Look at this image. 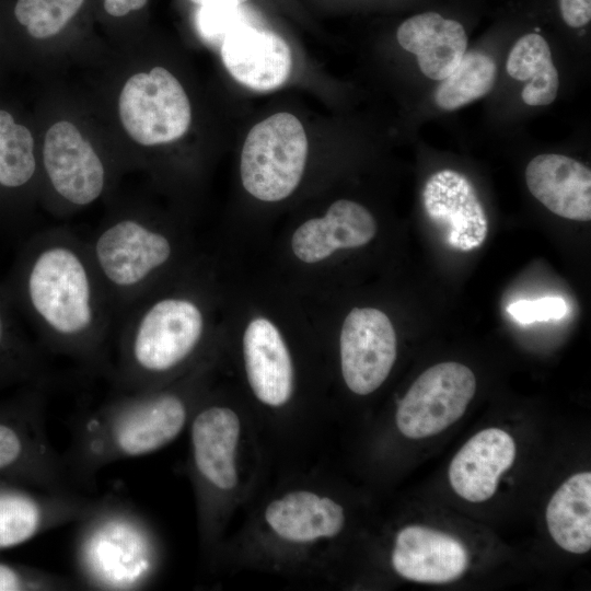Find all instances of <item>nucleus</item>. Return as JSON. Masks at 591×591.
I'll use <instances>...</instances> for the list:
<instances>
[{
  "label": "nucleus",
  "mask_w": 591,
  "mask_h": 591,
  "mask_svg": "<svg viewBox=\"0 0 591 591\" xmlns=\"http://www.w3.org/2000/svg\"><path fill=\"white\" fill-rule=\"evenodd\" d=\"M2 286L46 350L108 373L116 316L84 239L67 228L33 234Z\"/></svg>",
  "instance_id": "nucleus-1"
},
{
  "label": "nucleus",
  "mask_w": 591,
  "mask_h": 591,
  "mask_svg": "<svg viewBox=\"0 0 591 591\" xmlns=\"http://www.w3.org/2000/svg\"><path fill=\"white\" fill-rule=\"evenodd\" d=\"M188 413L182 392L158 386L118 392L82 414L62 454L73 484L91 488L105 466L164 448L182 432Z\"/></svg>",
  "instance_id": "nucleus-2"
},
{
  "label": "nucleus",
  "mask_w": 591,
  "mask_h": 591,
  "mask_svg": "<svg viewBox=\"0 0 591 591\" xmlns=\"http://www.w3.org/2000/svg\"><path fill=\"white\" fill-rule=\"evenodd\" d=\"M205 329V313L190 296L153 291L117 322L107 374L118 392L158 387L193 357Z\"/></svg>",
  "instance_id": "nucleus-3"
},
{
  "label": "nucleus",
  "mask_w": 591,
  "mask_h": 591,
  "mask_svg": "<svg viewBox=\"0 0 591 591\" xmlns=\"http://www.w3.org/2000/svg\"><path fill=\"white\" fill-rule=\"evenodd\" d=\"M76 524L73 565L79 587L130 591L148 584L159 564V547L137 509L107 495L96 498Z\"/></svg>",
  "instance_id": "nucleus-4"
},
{
  "label": "nucleus",
  "mask_w": 591,
  "mask_h": 591,
  "mask_svg": "<svg viewBox=\"0 0 591 591\" xmlns=\"http://www.w3.org/2000/svg\"><path fill=\"white\" fill-rule=\"evenodd\" d=\"M90 258L113 306L116 324L158 289L173 262L174 240L138 208L111 213L84 239Z\"/></svg>",
  "instance_id": "nucleus-5"
},
{
  "label": "nucleus",
  "mask_w": 591,
  "mask_h": 591,
  "mask_svg": "<svg viewBox=\"0 0 591 591\" xmlns=\"http://www.w3.org/2000/svg\"><path fill=\"white\" fill-rule=\"evenodd\" d=\"M0 479L50 491H77L63 455L50 442L44 385L0 401Z\"/></svg>",
  "instance_id": "nucleus-6"
},
{
  "label": "nucleus",
  "mask_w": 591,
  "mask_h": 591,
  "mask_svg": "<svg viewBox=\"0 0 591 591\" xmlns=\"http://www.w3.org/2000/svg\"><path fill=\"white\" fill-rule=\"evenodd\" d=\"M39 154V196L56 215L86 208L109 187L111 169L76 124L61 119L46 130Z\"/></svg>",
  "instance_id": "nucleus-7"
},
{
  "label": "nucleus",
  "mask_w": 591,
  "mask_h": 591,
  "mask_svg": "<svg viewBox=\"0 0 591 591\" xmlns=\"http://www.w3.org/2000/svg\"><path fill=\"white\" fill-rule=\"evenodd\" d=\"M306 157L308 138L301 121L290 113L274 114L247 134L240 163L242 184L259 200H282L298 187Z\"/></svg>",
  "instance_id": "nucleus-8"
},
{
  "label": "nucleus",
  "mask_w": 591,
  "mask_h": 591,
  "mask_svg": "<svg viewBox=\"0 0 591 591\" xmlns=\"http://www.w3.org/2000/svg\"><path fill=\"white\" fill-rule=\"evenodd\" d=\"M118 116L135 143L151 148L174 142L187 132L192 106L177 78L155 66L125 81L118 96Z\"/></svg>",
  "instance_id": "nucleus-9"
},
{
  "label": "nucleus",
  "mask_w": 591,
  "mask_h": 591,
  "mask_svg": "<svg viewBox=\"0 0 591 591\" xmlns=\"http://www.w3.org/2000/svg\"><path fill=\"white\" fill-rule=\"evenodd\" d=\"M475 391L476 378L467 366L437 363L414 381L398 403L397 429L409 439L438 434L464 415Z\"/></svg>",
  "instance_id": "nucleus-10"
},
{
  "label": "nucleus",
  "mask_w": 591,
  "mask_h": 591,
  "mask_svg": "<svg viewBox=\"0 0 591 591\" xmlns=\"http://www.w3.org/2000/svg\"><path fill=\"white\" fill-rule=\"evenodd\" d=\"M96 498L50 491L0 479V551L22 545L53 529L80 521Z\"/></svg>",
  "instance_id": "nucleus-11"
},
{
  "label": "nucleus",
  "mask_w": 591,
  "mask_h": 591,
  "mask_svg": "<svg viewBox=\"0 0 591 591\" xmlns=\"http://www.w3.org/2000/svg\"><path fill=\"white\" fill-rule=\"evenodd\" d=\"M339 349L347 387L358 395L374 392L396 360L397 340L391 320L374 308H354L345 317Z\"/></svg>",
  "instance_id": "nucleus-12"
},
{
  "label": "nucleus",
  "mask_w": 591,
  "mask_h": 591,
  "mask_svg": "<svg viewBox=\"0 0 591 591\" xmlns=\"http://www.w3.org/2000/svg\"><path fill=\"white\" fill-rule=\"evenodd\" d=\"M39 198V154L20 111L0 100V225L14 227Z\"/></svg>",
  "instance_id": "nucleus-13"
},
{
  "label": "nucleus",
  "mask_w": 591,
  "mask_h": 591,
  "mask_svg": "<svg viewBox=\"0 0 591 591\" xmlns=\"http://www.w3.org/2000/svg\"><path fill=\"white\" fill-rule=\"evenodd\" d=\"M422 205L445 243L460 252L478 248L488 235V219L470 179L445 169L433 173L422 189Z\"/></svg>",
  "instance_id": "nucleus-14"
},
{
  "label": "nucleus",
  "mask_w": 591,
  "mask_h": 591,
  "mask_svg": "<svg viewBox=\"0 0 591 591\" xmlns=\"http://www.w3.org/2000/svg\"><path fill=\"white\" fill-rule=\"evenodd\" d=\"M391 561L404 579L442 584L464 575L470 564L466 546L442 531L408 525L395 537Z\"/></svg>",
  "instance_id": "nucleus-15"
},
{
  "label": "nucleus",
  "mask_w": 591,
  "mask_h": 591,
  "mask_svg": "<svg viewBox=\"0 0 591 591\" xmlns=\"http://www.w3.org/2000/svg\"><path fill=\"white\" fill-rule=\"evenodd\" d=\"M222 62L241 84L255 91H271L289 78L292 55L278 34L244 25L230 33L220 45Z\"/></svg>",
  "instance_id": "nucleus-16"
},
{
  "label": "nucleus",
  "mask_w": 591,
  "mask_h": 591,
  "mask_svg": "<svg viewBox=\"0 0 591 591\" xmlns=\"http://www.w3.org/2000/svg\"><path fill=\"white\" fill-rule=\"evenodd\" d=\"M517 445L510 433L486 428L472 438L453 456L448 477L462 499L478 503L497 491L500 477L513 465Z\"/></svg>",
  "instance_id": "nucleus-17"
},
{
  "label": "nucleus",
  "mask_w": 591,
  "mask_h": 591,
  "mask_svg": "<svg viewBox=\"0 0 591 591\" xmlns=\"http://www.w3.org/2000/svg\"><path fill=\"white\" fill-rule=\"evenodd\" d=\"M525 183L534 198L558 217L591 220V171L564 154L543 153L525 167Z\"/></svg>",
  "instance_id": "nucleus-18"
},
{
  "label": "nucleus",
  "mask_w": 591,
  "mask_h": 591,
  "mask_svg": "<svg viewBox=\"0 0 591 591\" xmlns=\"http://www.w3.org/2000/svg\"><path fill=\"white\" fill-rule=\"evenodd\" d=\"M243 356L247 380L255 396L265 405L280 407L294 389V371L288 347L275 324L252 320L243 335Z\"/></svg>",
  "instance_id": "nucleus-19"
},
{
  "label": "nucleus",
  "mask_w": 591,
  "mask_h": 591,
  "mask_svg": "<svg viewBox=\"0 0 591 591\" xmlns=\"http://www.w3.org/2000/svg\"><path fill=\"white\" fill-rule=\"evenodd\" d=\"M375 234V219L364 206L338 199L324 217L310 219L294 231L291 247L300 260L313 264L337 250L361 247Z\"/></svg>",
  "instance_id": "nucleus-20"
},
{
  "label": "nucleus",
  "mask_w": 591,
  "mask_h": 591,
  "mask_svg": "<svg viewBox=\"0 0 591 591\" xmlns=\"http://www.w3.org/2000/svg\"><path fill=\"white\" fill-rule=\"evenodd\" d=\"M241 424L234 410L211 405L194 416L190 427L193 462L197 475L209 486L230 490L236 486L235 451Z\"/></svg>",
  "instance_id": "nucleus-21"
},
{
  "label": "nucleus",
  "mask_w": 591,
  "mask_h": 591,
  "mask_svg": "<svg viewBox=\"0 0 591 591\" xmlns=\"http://www.w3.org/2000/svg\"><path fill=\"white\" fill-rule=\"evenodd\" d=\"M399 46L417 56L427 78L441 81L460 63L467 48L464 26L437 12H424L405 20L397 28Z\"/></svg>",
  "instance_id": "nucleus-22"
},
{
  "label": "nucleus",
  "mask_w": 591,
  "mask_h": 591,
  "mask_svg": "<svg viewBox=\"0 0 591 591\" xmlns=\"http://www.w3.org/2000/svg\"><path fill=\"white\" fill-rule=\"evenodd\" d=\"M265 519L279 537L297 543L334 537L345 524L339 503L306 490L291 491L270 502Z\"/></svg>",
  "instance_id": "nucleus-23"
},
{
  "label": "nucleus",
  "mask_w": 591,
  "mask_h": 591,
  "mask_svg": "<svg viewBox=\"0 0 591 591\" xmlns=\"http://www.w3.org/2000/svg\"><path fill=\"white\" fill-rule=\"evenodd\" d=\"M545 520L554 542L564 551L584 554L591 548V473L567 478L551 497Z\"/></svg>",
  "instance_id": "nucleus-24"
},
{
  "label": "nucleus",
  "mask_w": 591,
  "mask_h": 591,
  "mask_svg": "<svg viewBox=\"0 0 591 591\" xmlns=\"http://www.w3.org/2000/svg\"><path fill=\"white\" fill-rule=\"evenodd\" d=\"M46 380L44 354L22 328L20 316L0 285V392L44 385Z\"/></svg>",
  "instance_id": "nucleus-25"
},
{
  "label": "nucleus",
  "mask_w": 591,
  "mask_h": 591,
  "mask_svg": "<svg viewBox=\"0 0 591 591\" xmlns=\"http://www.w3.org/2000/svg\"><path fill=\"white\" fill-rule=\"evenodd\" d=\"M508 74L518 81H529L522 89V101L529 106H545L558 94L559 76L552 60L546 39L536 33L520 37L508 55Z\"/></svg>",
  "instance_id": "nucleus-26"
},
{
  "label": "nucleus",
  "mask_w": 591,
  "mask_h": 591,
  "mask_svg": "<svg viewBox=\"0 0 591 591\" xmlns=\"http://www.w3.org/2000/svg\"><path fill=\"white\" fill-rule=\"evenodd\" d=\"M495 60L482 51L465 53L456 68L437 86L433 99L443 111H455L488 94L496 82Z\"/></svg>",
  "instance_id": "nucleus-27"
},
{
  "label": "nucleus",
  "mask_w": 591,
  "mask_h": 591,
  "mask_svg": "<svg viewBox=\"0 0 591 591\" xmlns=\"http://www.w3.org/2000/svg\"><path fill=\"white\" fill-rule=\"evenodd\" d=\"M85 0H16L13 19L32 40L58 35L83 8Z\"/></svg>",
  "instance_id": "nucleus-28"
},
{
  "label": "nucleus",
  "mask_w": 591,
  "mask_h": 591,
  "mask_svg": "<svg viewBox=\"0 0 591 591\" xmlns=\"http://www.w3.org/2000/svg\"><path fill=\"white\" fill-rule=\"evenodd\" d=\"M78 587L77 581L50 571L0 561V591H60Z\"/></svg>",
  "instance_id": "nucleus-29"
},
{
  "label": "nucleus",
  "mask_w": 591,
  "mask_h": 591,
  "mask_svg": "<svg viewBox=\"0 0 591 591\" xmlns=\"http://www.w3.org/2000/svg\"><path fill=\"white\" fill-rule=\"evenodd\" d=\"M244 26L240 22L237 7L213 4L201 7L198 15V28L209 42L221 43L232 32Z\"/></svg>",
  "instance_id": "nucleus-30"
},
{
  "label": "nucleus",
  "mask_w": 591,
  "mask_h": 591,
  "mask_svg": "<svg viewBox=\"0 0 591 591\" xmlns=\"http://www.w3.org/2000/svg\"><path fill=\"white\" fill-rule=\"evenodd\" d=\"M508 313L521 324L559 320L567 312L563 298L544 297L537 300H520L507 308Z\"/></svg>",
  "instance_id": "nucleus-31"
},
{
  "label": "nucleus",
  "mask_w": 591,
  "mask_h": 591,
  "mask_svg": "<svg viewBox=\"0 0 591 591\" xmlns=\"http://www.w3.org/2000/svg\"><path fill=\"white\" fill-rule=\"evenodd\" d=\"M564 22L573 28L587 25L591 20V0H559Z\"/></svg>",
  "instance_id": "nucleus-32"
},
{
  "label": "nucleus",
  "mask_w": 591,
  "mask_h": 591,
  "mask_svg": "<svg viewBox=\"0 0 591 591\" xmlns=\"http://www.w3.org/2000/svg\"><path fill=\"white\" fill-rule=\"evenodd\" d=\"M148 0H103V8L113 18H123L143 9Z\"/></svg>",
  "instance_id": "nucleus-33"
},
{
  "label": "nucleus",
  "mask_w": 591,
  "mask_h": 591,
  "mask_svg": "<svg viewBox=\"0 0 591 591\" xmlns=\"http://www.w3.org/2000/svg\"><path fill=\"white\" fill-rule=\"evenodd\" d=\"M189 1L199 7L213 5V4H228V5L239 7L240 4H243L250 0H189Z\"/></svg>",
  "instance_id": "nucleus-34"
},
{
  "label": "nucleus",
  "mask_w": 591,
  "mask_h": 591,
  "mask_svg": "<svg viewBox=\"0 0 591 591\" xmlns=\"http://www.w3.org/2000/svg\"><path fill=\"white\" fill-rule=\"evenodd\" d=\"M2 50V47H0V51Z\"/></svg>",
  "instance_id": "nucleus-35"
}]
</instances>
